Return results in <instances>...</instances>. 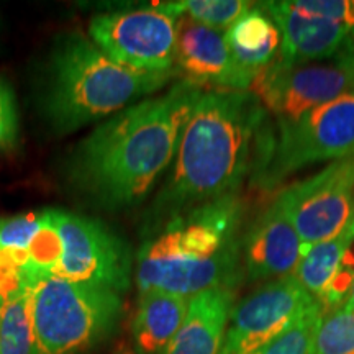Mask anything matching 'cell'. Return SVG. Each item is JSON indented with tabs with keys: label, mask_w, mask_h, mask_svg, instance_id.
I'll return each mask as SVG.
<instances>
[{
	"label": "cell",
	"mask_w": 354,
	"mask_h": 354,
	"mask_svg": "<svg viewBox=\"0 0 354 354\" xmlns=\"http://www.w3.org/2000/svg\"><path fill=\"white\" fill-rule=\"evenodd\" d=\"M349 238H351V232L346 227V230L333 240L308 246L302 259L299 261L294 276L315 300L322 299L331 279L338 272Z\"/></svg>",
	"instance_id": "d6986e66"
},
{
	"label": "cell",
	"mask_w": 354,
	"mask_h": 354,
	"mask_svg": "<svg viewBox=\"0 0 354 354\" xmlns=\"http://www.w3.org/2000/svg\"><path fill=\"white\" fill-rule=\"evenodd\" d=\"M167 13L179 17H189L197 24L214 30H227L241 13H245L253 3L245 0H179V2H159Z\"/></svg>",
	"instance_id": "ffe728a7"
},
{
	"label": "cell",
	"mask_w": 354,
	"mask_h": 354,
	"mask_svg": "<svg viewBox=\"0 0 354 354\" xmlns=\"http://www.w3.org/2000/svg\"><path fill=\"white\" fill-rule=\"evenodd\" d=\"M122 315L118 292L53 276L33 284L38 354L86 353L113 335Z\"/></svg>",
	"instance_id": "5b68a950"
},
{
	"label": "cell",
	"mask_w": 354,
	"mask_h": 354,
	"mask_svg": "<svg viewBox=\"0 0 354 354\" xmlns=\"http://www.w3.org/2000/svg\"><path fill=\"white\" fill-rule=\"evenodd\" d=\"M354 154V92L313 109L297 120L277 122L269 156L256 174L271 189L304 167Z\"/></svg>",
	"instance_id": "8992f818"
},
{
	"label": "cell",
	"mask_w": 354,
	"mask_h": 354,
	"mask_svg": "<svg viewBox=\"0 0 354 354\" xmlns=\"http://www.w3.org/2000/svg\"><path fill=\"white\" fill-rule=\"evenodd\" d=\"M307 251L277 198L243 233L241 263L248 281H274L294 274Z\"/></svg>",
	"instance_id": "7c38bea8"
},
{
	"label": "cell",
	"mask_w": 354,
	"mask_h": 354,
	"mask_svg": "<svg viewBox=\"0 0 354 354\" xmlns=\"http://www.w3.org/2000/svg\"><path fill=\"white\" fill-rule=\"evenodd\" d=\"M344 312H348V313H353L354 315V284H353V287H351V292H349V295H348V299H346V302L343 304V307H342Z\"/></svg>",
	"instance_id": "4316f807"
},
{
	"label": "cell",
	"mask_w": 354,
	"mask_h": 354,
	"mask_svg": "<svg viewBox=\"0 0 354 354\" xmlns=\"http://www.w3.org/2000/svg\"><path fill=\"white\" fill-rule=\"evenodd\" d=\"M174 74L201 88L238 91L225 33L189 17L177 19Z\"/></svg>",
	"instance_id": "5bb4252c"
},
{
	"label": "cell",
	"mask_w": 354,
	"mask_h": 354,
	"mask_svg": "<svg viewBox=\"0 0 354 354\" xmlns=\"http://www.w3.org/2000/svg\"><path fill=\"white\" fill-rule=\"evenodd\" d=\"M248 92L277 122L297 120L313 109L354 92V43L326 61L287 64L277 57L253 79Z\"/></svg>",
	"instance_id": "52a82bcc"
},
{
	"label": "cell",
	"mask_w": 354,
	"mask_h": 354,
	"mask_svg": "<svg viewBox=\"0 0 354 354\" xmlns=\"http://www.w3.org/2000/svg\"><path fill=\"white\" fill-rule=\"evenodd\" d=\"M63 254L53 277L104 287L118 294L131 284L133 258L120 234L95 218L55 209Z\"/></svg>",
	"instance_id": "ba28073f"
},
{
	"label": "cell",
	"mask_w": 354,
	"mask_h": 354,
	"mask_svg": "<svg viewBox=\"0 0 354 354\" xmlns=\"http://www.w3.org/2000/svg\"><path fill=\"white\" fill-rule=\"evenodd\" d=\"M312 354H354V315L343 308L325 313Z\"/></svg>",
	"instance_id": "7402d4cb"
},
{
	"label": "cell",
	"mask_w": 354,
	"mask_h": 354,
	"mask_svg": "<svg viewBox=\"0 0 354 354\" xmlns=\"http://www.w3.org/2000/svg\"><path fill=\"white\" fill-rule=\"evenodd\" d=\"M189 300L161 290L141 292L131 322L135 354H161L183 325Z\"/></svg>",
	"instance_id": "e0dca14e"
},
{
	"label": "cell",
	"mask_w": 354,
	"mask_h": 354,
	"mask_svg": "<svg viewBox=\"0 0 354 354\" xmlns=\"http://www.w3.org/2000/svg\"><path fill=\"white\" fill-rule=\"evenodd\" d=\"M110 354H135V349H133L131 343H128L127 339H120V342L115 344Z\"/></svg>",
	"instance_id": "484cf974"
},
{
	"label": "cell",
	"mask_w": 354,
	"mask_h": 354,
	"mask_svg": "<svg viewBox=\"0 0 354 354\" xmlns=\"http://www.w3.org/2000/svg\"><path fill=\"white\" fill-rule=\"evenodd\" d=\"M203 92L180 79L165 94L136 102L95 127L66 161L71 187L102 210L140 205L174 161Z\"/></svg>",
	"instance_id": "6da1fadb"
},
{
	"label": "cell",
	"mask_w": 354,
	"mask_h": 354,
	"mask_svg": "<svg viewBox=\"0 0 354 354\" xmlns=\"http://www.w3.org/2000/svg\"><path fill=\"white\" fill-rule=\"evenodd\" d=\"M276 198L304 246L333 240L346 230L354 205V154L289 185Z\"/></svg>",
	"instance_id": "30bf717a"
},
{
	"label": "cell",
	"mask_w": 354,
	"mask_h": 354,
	"mask_svg": "<svg viewBox=\"0 0 354 354\" xmlns=\"http://www.w3.org/2000/svg\"><path fill=\"white\" fill-rule=\"evenodd\" d=\"M274 130L268 112L248 91L203 92L185 123L166 183L146 214L149 236L194 207L236 196L264 166Z\"/></svg>",
	"instance_id": "7a4b0ae2"
},
{
	"label": "cell",
	"mask_w": 354,
	"mask_h": 354,
	"mask_svg": "<svg viewBox=\"0 0 354 354\" xmlns=\"http://www.w3.org/2000/svg\"><path fill=\"white\" fill-rule=\"evenodd\" d=\"M33 281L0 297V354H38L33 328Z\"/></svg>",
	"instance_id": "ac0fdd59"
},
{
	"label": "cell",
	"mask_w": 354,
	"mask_h": 354,
	"mask_svg": "<svg viewBox=\"0 0 354 354\" xmlns=\"http://www.w3.org/2000/svg\"><path fill=\"white\" fill-rule=\"evenodd\" d=\"M253 6L225 32L238 91H248L261 71L281 55V32L276 21L261 3L258 7Z\"/></svg>",
	"instance_id": "9a60e30c"
},
{
	"label": "cell",
	"mask_w": 354,
	"mask_h": 354,
	"mask_svg": "<svg viewBox=\"0 0 354 354\" xmlns=\"http://www.w3.org/2000/svg\"><path fill=\"white\" fill-rule=\"evenodd\" d=\"M172 77L125 68L86 35L71 32L56 39L44 64L39 113L53 131L68 135L143 100Z\"/></svg>",
	"instance_id": "277c9868"
},
{
	"label": "cell",
	"mask_w": 354,
	"mask_h": 354,
	"mask_svg": "<svg viewBox=\"0 0 354 354\" xmlns=\"http://www.w3.org/2000/svg\"><path fill=\"white\" fill-rule=\"evenodd\" d=\"M241 228L243 203L238 194L167 220L136 254L138 292L161 290L192 299L218 287L236 290L245 277Z\"/></svg>",
	"instance_id": "3957f363"
},
{
	"label": "cell",
	"mask_w": 354,
	"mask_h": 354,
	"mask_svg": "<svg viewBox=\"0 0 354 354\" xmlns=\"http://www.w3.org/2000/svg\"><path fill=\"white\" fill-rule=\"evenodd\" d=\"M19 140L20 118L15 92L6 77H0V151H13Z\"/></svg>",
	"instance_id": "cb8c5ba5"
},
{
	"label": "cell",
	"mask_w": 354,
	"mask_h": 354,
	"mask_svg": "<svg viewBox=\"0 0 354 354\" xmlns=\"http://www.w3.org/2000/svg\"><path fill=\"white\" fill-rule=\"evenodd\" d=\"M233 308L234 289L218 287L194 295L183 325L161 354H220Z\"/></svg>",
	"instance_id": "2e32d148"
},
{
	"label": "cell",
	"mask_w": 354,
	"mask_h": 354,
	"mask_svg": "<svg viewBox=\"0 0 354 354\" xmlns=\"http://www.w3.org/2000/svg\"><path fill=\"white\" fill-rule=\"evenodd\" d=\"M322 318V307L315 300L271 342L248 354H312Z\"/></svg>",
	"instance_id": "44dd1931"
},
{
	"label": "cell",
	"mask_w": 354,
	"mask_h": 354,
	"mask_svg": "<svg viewBox=\"0 0 354 354\" xmlns=\"http://www.w3.org/2000/svg\"><path fill=\"white\" fill-rule=\"evenodd\" d=\"M43 210L0 220V253L28 250L41 228Z\"/></svg>",
	"instance_id": "603a6c76"
},
{
	"label": "cell",
	"mask_w": 354,
	"mask_h": 354,
	"mask_svg": "<svg viewBox=\"0 0 354 354\" xmlns=\"http://www.w3.org/2000/svg\"><path fill=\"white\" fill-rule=\"evenodd\" d=\"M290 6L304 13L323 17L354 30V0H299Z\"/></svg>",
	"instance_id": "d4e9b609"
},
{
	"label": "cell",
	"mask_w": 354,
	"mask_h": 354,
	"mask_svg": "<svg viewBox=\"0 0 354 354\" xmlns=\"http://www.w3.org/2000/svg\"><path fill=\"white\" fill-rule=\"evenodd\" d=\"M261 6L281 32L279 59L282 63L326 61L342 55L354 43L353 30L333 20L300 12L290 2H263Z\"/></svg>",
	"instance_id": "4fadbf2b"
},
{
	"label": "cell",
	"mask_w": 354,
	"mask_h": 354,
	"mask_svg": "<svg viewBox=\"0 0 354 354\" xmlns=\"http://www.w3.org/2000/svg\"><path fill=\"white\" fill-rule=\"evenodd\" d=\"M176 25V17L158 2L151 7L95 15L88 24V38L125 68L174 74Z\"/></svg>",
	"instance_id": "9c48e42d"
},
{
	"label": "cell",
	"mask_w": 354,
	"mask_h": 354,
	"mask_svg": "<svg viewBox=\"0 0 354 354\" xmlns=\"http://www.w3.org/2000/svg\"><path fill=\"white\" fill-rule=\"evenodd\" d=\"M313 302L294 274L266 282L234 305L220 354H248L264 346Z\"/></svg>",
	"instance_id": "8fae6325"
},
{
	"label": "cell",
	"mask_w": 354,
	"mask_h": 354,
	"mask_svg": "<svg viewBox=\"0 0 354 354\" xmlns=\"http://www.w3.org/2000/svg\"><path fill=\"white\" fill-rule=\"evenodd\" d=\"M348 230L351 232V234L354 236V205H353V215H351V220H349L348 223Z\"/></svg>",
	"instance_id": "83f0119b"
}]
</instances>
